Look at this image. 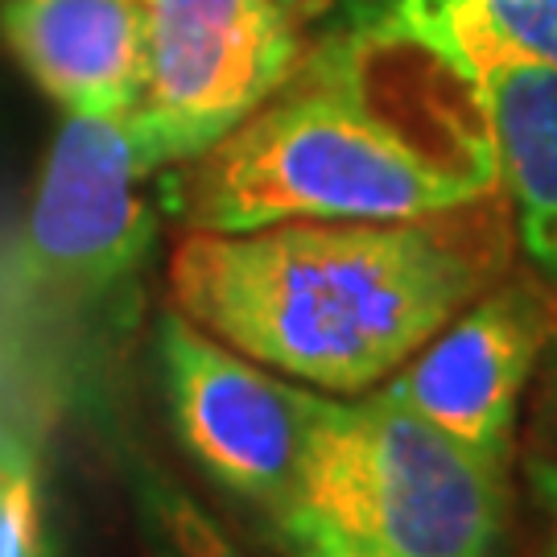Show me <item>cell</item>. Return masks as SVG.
I'll return each mask as SVG.
<instances>
[{"mask_svg": "<svg viewBox=\"0 0 557 557\" xmlns=\"http://www.w3.org/2000/svg\"><path fill=\"white\" fill-rule=\"evenodd\" d=\"M504 195L413 220H294L186 232L170 306L281 376L331 397L380 388L458 310L512 273Z\"/></svg>", "mask_w": 557, "mask_h": 557, "instance_id": "cell-1", "label": "cell"}, {"mask_svg": "<svg viewBox=\"0 0 557 557\" xmlns=\"http://www.w3.org/2000/svg\"><path fill=\"white\" fill-rule=\"evenodd\" d=\"M368 38L338 29L207 153L161 170L186 232L294 220H413L499 195L487 137L438 140L384 108L363 75Z\"/></svg>", "mask_w": 557, "mask_h": 557, "instance_id": "cell-2", "label": "cell"}, {"mask_svg": "<svg viewBox=\"0 0 557 557\" xmlns=\"http://www.w3.org/2000/svg\"><path fill=\"white\" fill-rule=\"evenodd\" d=\"M260 520L281 557H496L508 467L388 388L322 397L298 475Z\"/></svg>", "mask_w": 557, "mask_h": 557, "instance_id": "cell-3", "label": "cell"}, {"mask_svg": "<svg viewBox=\"0 0 557 557\" xmlns=\"http://www.w3.org/2000/svg\"><path fill=\"white\" fill-rule=\"evenodd\" d=\"M153 178L161 165L133 112L62 120L0 273L4 310L50 326L116 301L158 239L165 202Z\"/></svg>", "mask_w": 557, "mask_h": 557, "instance_id": "cell-4", "label": "cell"}, {"mask_svg": "<svg viewBox=\"0 0 557 557\" xmlns=\"http://www.w3.org/2000/svg\"><path fill=\"white\" fill-rule=\"evenodd\" d=\"M306 59L281 0H145V91L133 108L161 170L207 153Z\"/></svg>", "mask_w": 557, "mask_h": 557, "instance_id": "cell-5", "label": "cell"}, {"mask_svg": "<svg viewBox=\"0 0 557 557\" xmlns=\"http://www.w3.org/2000/svg\"><path fill=\"white\" fill-rule=\"evenodd\" d=\"M158 376L190 462L227 496L269 512L298 475L319 388L273 376L178 310L158 319Z\"/></svg>", "mask_w": 557, "mask_h": 557, "instance_id": "cell-6", "label": "cell"}, {"mask_svg": "<svg viewBox=\"0 0 557 557\" xmlns=\"http://www.w3.org/2000/svg\"><path fill=\"white\" fill-rule=\"evenodd\" d=\"M554 343L557 285L504 273L380 388L462 446L512 467L520 405Z\"/></svg>", "mask_w": 557, "mask_h": 557, "instance_id": "cell-7", "label": "cell"}, {"mask_svg": "<svg viewBox=\"0 0 557 557\" xmlns=\"http://www.w3.org/2000/svg\"><path fill=\"white\" fill-rule=\"evenodd\" d=\"M0 34L66 116H124L145 91V0H4Z\"/></svg>", "mask_w": 557, "mask_h": 557, "instance_id": "cell-8", "label": "cell"}, {"mask_svg": "<svg viewBox=\"0 0 557 557\" xmlns=\"http://www.w3.org/2000/svg\"><path fill=\"white\" fill-rule=\"evenodd\" d=\"M496 153L517 244L557 285V62L479 59L455 75Z\"/></svg>", "mask_w": 557, "mask_h": 557, "instance_id": "cell-9", "label": "cell"}, {"mask_svg": "<svg viewBox=\"0 0 557 557\" xmlns=\"http://www.w3.org/2000/svg\"><path fill=\"white\" fill-rule=\"evenodd\" d=\"M343 17L450 75L479 59L557 62V0H343Z\"/></svg>", "mask_w": 557, "mask_h": 557, "instance_id": "cell-10", "label": "cell"}, {"mask_svg": "<svg viewBox=\"0 0 557 557\" xmlns=\"http://www.w3.org/2000/svg\"><path fill=\"white\" fill-rule=\"evenodd\" d=\"M137 496L174 557H248L178 483H170L153 467H137Z\"/></svg>", "mask_w": 557, "mask_h": 557, "instance_id": "cell-11", "label": "cell"}, {"mask_svg": "<svg viewBox=\"0 0 557 557\" xmlns=\"http://www.w3.org/2000/svg\"><path fill=\"white\" fill-rule=\"evenodd\" d=\"M520 467H524V483L533 492L554 537L545 557H557V343L549 347V376L541 380L537 405H533V421L524 434V450H520Z\"/></svg>", "mask_w": 557, "mask_h": 557, "instance_id": "cell-12", "label": "cell"}, {"mask_svg": "<svg viewBox=\"0 0 557 557\" xmlns=\"http://www.w3.org/2000/svg\"><path fill=\"white\" fill-rule=\"evenodd\" d=\"M0 557H50L46 545V508H41L34 458L21 467L0 508Z\"/></svg>", "mask_w": 557, "mask_h": 557, "instance_id": "cell-13", "label": "cell"}, {"mask_svg": "<svg viewBox=\"0 0 557 557\" xmlns=\"http://www.w3.org/2000/svg\"><path fill=\"white\" fill-rule=\"evenodd\" d=\"M25 462H29V450L21 446L13 430H4V425H0V508H4V492H9V483H13V475H17Z\"/></svg>", "mask_w": 557, "mask_h": 557, "instance_id": "cell-14", "label": "cell"}, {"mask_svg": "<svg viewBox=\"0 0 557 557\" xmlns=\"http://www.w3.org/2000/svg\"><path fill=\"white\" fill-rule=\"evenodd\" d=\"M281 4H298V0H281Z\"/></svg>", "mask_w": 557, "mask_h": 557, "instance_id": "cell-15", "label": "cell"}]
</instances>
